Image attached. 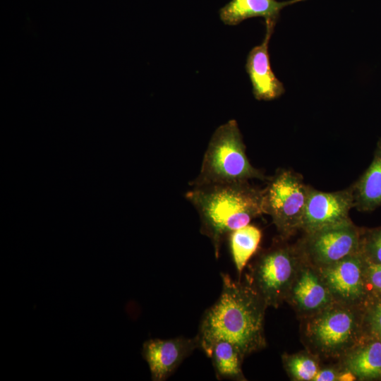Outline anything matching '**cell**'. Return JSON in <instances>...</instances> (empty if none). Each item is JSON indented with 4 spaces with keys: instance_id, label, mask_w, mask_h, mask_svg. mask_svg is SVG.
Here are the masks:
<instances>
[{
    "instance_id": "obj_18",
    "label": "cell",
    "mask_w": 381,
    "mask_h": 381,
    "mask_svg": "<svg viewBox=\"0 0 381 381\" xmlns=\"http://www.w3.org/2000/svg\"><path fill=\"white\" fill-rule=\"evenodd\" d=\"M283 366L289 377L296 381L313 380L320 368V358L308 351L282 356Z\"/></svg>"
},
{
    "instance_id": "obj_8",
    "label": "cell",
    "mask_w": 381,
    "mask_h": 381,
    "mask_svg": "<svg viewBox=\"0 0 381 381\" xmlns=\"http://www.w3.org/2000/svg\"><path fill=\"white\" fill-rule=\"evenodd\" d=\"M366 265L367 261L360 250L316 269L335 302L364 306L372 297L366 282Z\"/></svg>"
},
{
    "instance_id": "obj_16",
    "label": "cell",
    "mask_w": 381,
    "mask_h": 381,
    "mask_svg": "<svg viewBox=\"0 0 381 381\" xmlns=\"http://www.w3.org/2000/svg\"><path fill=\"white\" fill-rule=\"evenodd\" d=\"M206 356L212 360L217 379L246 380L242 370L245 356L233 343L219 339L212 344Z\"/></svg>"
},
{
    "instance_id": "obj_19",
    "label": "cell",
    "mask_w": 381,
    "mask_h": 381,
    "mask_svg": "<svg viewBox=\"0 0 381 381\" xmlns=\"http://www.w3.org/2000/svg\"><path fill=\"white\" fill-rule=\"evenodd\" d=\"M363 327L365 338L381 341V296H372L365 305Z\"/></svg>"
},
{
    "instance_id": "obj_9",
    "label": "cell",
    "mask_w": 381,
    "mask_h": 381,
    "mask_svg": "<svg viewBox=\"0 0 381 381\" xmlns=\"http://www.w3.org/2000/svg\"><path fill=\"white\" fill-rule=\"evenodd\" d=\"M354 207L353 188L322 192L310 187L301 230L308 233L349 222Z\"/></svg>"
},
{
    "instance_id": "obj_6",
    "label": "cell",
    "mask_w": 381,
    "mask_h": 381,
    "mask_svg": "<svg viewBox=\"0 0 381 381\" xmlns=\"http://www.w3.org/2000/svg\"><path fill=\"white\" fill-rule=\"evenodd\" d=\"M309 189L300 174L286 169H279L262 189L264 214L272 217L282 238L301 229Z\"/></svg>"
},
{
    "instance_id": "obj_11",
    "label": "cell",
    "mask_w": 381,
    "mask_h": 381,
    "mask_svg": "<svg viewBox=\"0 0 381 381\" xmlns=\"http://www.w3.org/2000/svg\"><path fill=\"white\" fill-rule=\"evenodd\" d=\"M195 349H199L196 337L151 339L143 343L142 356L149 365L152 380L164 381Z\"/></svg>"
},
{
    "instance_id": "obj_1",
    "label": "cell",
    "mask_w": 381,
    "mask_h": 381,
    "mask_svg": "<svg viewBox=\"0 0 381 381\" xmlns=\"http://www.w3.org/2000/svg\"><path fill=\"white\" fill-rule=\"evenodd\" d=\"M221 277V294L200 321L199 349L207 354L219 339L233 343L244 356L264 349L267 305L247 282L235 281L225 273Z\"/></svg>"
},
{
    "instance_id": "obj_7",
    "label": "cell",
    "mask_w": 381,
    "mask_h": 381,
    "mask_svg": "<svg viewBox=\"0 0 381 381\" xmlns=\"http://www.w3.org/2000/svg\"><path fill=\"white\" fill-rule=\"evenodd\" d=\"M363 231L350 221L305 233L296 246L306 262L320 268L360 251Z\"/></svg>"
},
{
    "instance_id": "obj_21",
    "label": "cell",
    "mask_w": 381,
    "mask_h": 381,
    "mask_svg": "<svg viewBox=\"0 0 381 381\" xmlns=\"http://www.w3.org/2000/svg\"><path fill=\"white\" fill-rule=\"evenodd\" d=\"M365 274L371 296H381V265L367 262Z\"/></svg>"
},
{
    "instance_id": "obj_5",
    "label": "cell",
    "mask_w": 381,
    "mask_h": 381,
    "mask_svg": "<svg viewBox=\"0 0 381 381\" xmlns=\"http://www.w3.org/2000/svg\"><path fill=\"white\" fill-rule=\"evenodd\" d=\"M274 241L260 252L250 266L246 282L267 306L278 308L286 301L296 276L304 262L296 244Z\"/></svg>"
},
{
    "instance_id": "obj_13",
    "label": "cell",
    "mask_w": 381,
    "mask_h": 381,
    "mask_svg": "<svg viewBox=\"0 0 381 381\" xmlns=\"http://www.w3.org/2000/svg\"><path fill=\"white\" fill-rule=\"evenodd\" d=\"M303 1L306 0H231L219 10V18L227 25H236L254 17H262L265 23L276 25L284 8Z\"/></svg>"
},
{
    "instance_id": "obj_15",
    "label": "cell",
    "mask_w": 381,
    "mask_h": 381,
    "mask_svg": "<svg viewBox=\"0 0 381 381\" xmlns=\"http://www.w3.org/2000/svg\"><path fill=\"white\" fill-rule=\"evenodd\" d=\"M352 188L354 207L358 210L371 211L381 206V141L371 164Z\"/></svg>"
},
{
    "instance_id": "obj_20",
    "label": "cell",
    "mask_w": 381,
    "mask_h": 381,
    "mask_svg": "<svg viewBox=\"0 0 381 381\" xmlns=\"http://www.w3.org/2000/svg\"><path fill=\"white\" fill-rule=\"evenodd\" d=\"M360 250L368 262L381 265V227L363 231Z\"/></svg>"
},
{
    "instance_id": "obj_14",
    "label": "cell",
    "mask_w": 381,
    "mask_h": 381,
    "mask_svg": "<svg viewBox=\"0 0 381 381\" xmlns=\"http://www.w3.org/2000/svg\"><path fill=\"white\" fill-rule=\"evenodd\" d=\"M339 361L358 380H381V341L365 338Z\"/></svg>"
},
{
    "instance_id": "obj_22",
    "label": "cell",
    "mask_w": 381,
    "mask_h": 381,
    "mask_svg": "<svg viewBox=\"0 0 381 381\" xmlns=\"http://www.w3.org/2000/svg\"><path fill=\"white\" fill-rule=\"evenodd\" d=\"M342 368L340 364L320 366L313 381H336Z\"/></svg>"
},
{
    "instance_id": "obj_10",
    "label": "cell",
    "mask_w": 381,
    "mask_h": 381,
    "mask_svg": "<svg viewBox=\"0 0 381 381\" xmlns=\"http://www.w3.org/2000/svg\"><path fill=\"white\" fill-rule=\"evenodd\" d=\"M286 302L303 319L319 313L335 301L318 270L304 261Z\"/></svg>"
},
{
    "instance_id": "obj_3",
    "label": "cell",
    "mask_w": 381,
    "mask_h": 381,
    "mask_svg": "<svg viewBox=\"0 0 381 381\" xmlns=\"http://www.w3.org/2000/svg\"><path fill=\"white\" fill-rule=\"evenodd\" d=\"M364 306L334 302L319 313L303 318L301 335L307 349L320 359L339 360L365 339Z\"/></svg>"
},
{
    "instance_id": "obj_17",
    "label": "cell",
    "mask_w": 381,
    "mask_h": 381,
    "mask_svg": "<svg viewBox=\"0 0 381 381\" xmlns=\"http://www.w3.org/2000/svg\"><path fill=\"white\" fill-rule=\"evenodd\" d=\"M228 238L231 253L240 280L245 266L258 248L262 232L258 226L248 224L232 231Z\"/></svg>"
},
{
    "instance_id": "obj_2",
    "label": "cell",
    "mask_w": 381,
    "mask_h": 381,
    "mask_svg": "<svg viewBox=\"0 0 381 381\" xmlns=\"http://www.w3.org/2000/svg\"><path fill=\"white\" fill-rule=\"evenodd\" d=\"M185 197L198 212L200 233L210 238L216 258L232 231L264 214L263 190L248 181L195 186Z\"/></svg>"
},
{
    "instance_id": "obj_4",
    "label": "cell",
    "mask_w": 381,
    "mask_h": 381,
    "mask_svg": "<svg viewBox=\"0 0 381 381\" xmlns=\"http://www.w3.org/2000/svg\"><path fill=\"white\" fill-rule=\"evenodd\" d=\"M267 177L249 162L237 121H228L213 133L193 187Z\"/></svg>"
},
{
    "instance_id": "obj_23",
    "label": "cell",
    "mask_w": 381,
    "mask_h": 381,
    "mask_svg": "<svg viewBox=\"0 0 381 381\" xmlns=\"http://www.w3.org/2000/svg\"><path fill=\"white\" fill-rule=\"evenodd\" d=\"M356 380H357L356 377L351 371L342 368L338 381H352Z\"/></svg>"
},
{
    "instance_id": "obj_12",
    "label": "cell",
    "mask_w": 381,
    "mask_h": 381,
    "mask_svg": "<svg viewBox=\"0 0 381 381\" xmlns=\"http://www.w3.org/2000/svg\"><path fill=\"white\" fill-rule=\"evenodd\" d=\"M265 25L264 40L248 53L246 69L252 84L255 98L258 100L270 101L280 97L284 92V87L272 71L268 52L269 42L275 24Z\"/></svg>"
}]
</instances>
